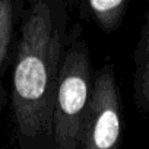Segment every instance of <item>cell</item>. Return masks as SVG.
Masks as SVG:
<instances>
[{"label": "cell", "mask_w": 149, "mask_h": 149, "mask_svg": "<svg viewBox=\"0 0 149 149\" xmlns=\"http://www.w3.org/2000/svg\"><path fill=\"white\" fill-rule=\"evenodd\" d=\"M66 15L51 0H31L12 64V121L18 149H54L53 108L69 41Z\"/></svg>", "instance_id": "1"}, {"label": "cell", "mask_w": 149, "mask_h": 149, "mask_svg": "<svg viewBox=\"0 0 149 149\" xmlns=\"http://www.w3.org/2000/svg\"><path fill=\"white\" fill-rule=\"evenodd\" d=\"M94 66L78 28L69 34L57 79L53 108L54 149H79L94 85Z\"/></svg>", "instance_id": "2"}, {"label": "cell", "mask_w": 149, "mask_h": 149, "mask_svg": "<svg viewBox=\"0 0 149 149\" xmlns=\"http://www.w3.org/2000/svg\"><path fill=\"white\" fill-rule=\"evenodd\" d=\"M121 132L120 89L113 64L105 63L94 74L79 149H120Z\"/></svg>", "instance_id": "3"}, {"label": "cell", "mask_w": 149, "mask_h": 149, "mask_svg": "<svg viewBox=\"0 0 149 149\" xmlns=\"http://www.w3.org/2000/svg\"><path fill=\"white\" fill-rule=\"evenodd\" d=\"M133 98L139 111L149 120V15L133 54Z\"/></svg>", "instance_id": "4"}, {"label": "cell", "mask_w": 149, "mask_h": 149, "mask_svg": "<svg viewBox=\"0 0 149 149\" xmlns=\"http://www.w3.org/2000/svg\"><path fill=\"white\" fill-rule=\"evenodd\" d=\"M86 5L98 26L105 32H113L123 21L127 0H86Z\"/></svg>", "instance_id": "5"}, {"label": "cell", "mask_w": 149, "mask_h": 149, "mask_svg": "<svg viewBox=\"0 0 149 149\" xmlns=\"http://www.w3.org/2000/svg\"><path fill=\"white\" fill-rule=\"evenodd\" d=\"M15 32V2L0 0V76L12 57Z\"/></svg>", "instance_id": "6"}]
</instances>
